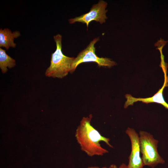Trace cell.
<instances>
[{
    "instance_id": "cell-1",
    "label": "cell",
    "mask_w": 168,
    "mask_h": 168,
    "mask_svg": "<svg viewBox=\"0 0 168 168\" xmlns=\"http://www.w3.org/2000/svg\"><path fill=\"white\" fill-rule=\"evenodd\" d=\"M92 115L83 117L77 127L75 137L81 150L88 156H102L109 151L103 148L100 142H104L109 147L113 148L110 143V139L101 135L91 124Z\"/></svg>"
},
{
    "instance_id": "cell-2",
    "label": "cell",
    "mask_w": 168,
    "mask_h": 168,
    "mask_svg": "<svg viewBox=\"0 0 168 168\" xmlns=\"http://www.w3.org/2000/svg\"><path fill=\"white\" fill-rule=\"evenodd\" d=\"M56 48L51 54L50 63L46 70L45 75L48 77L63 78L71 73L75 58L65 55L62 51V36L58 34L53 36Z\"/></svg>"
},
{
    "instance_id": "cell-3",
    "label": "cell",
    "mask_w": 168,
    "mask_h": 168,
    "mask_svg": "<svg viewBox=\"0 0 168 168\" xmlns=\"http://www.w3.org/2000/svg\"><path fill=\"white\" fill-rule=\"evenodd\" d=\"M140 152L144 166L154 168L159 164H164L165 161L157 151L158 141L150 133L143 131L139 132Z\"/></svg>"
},
{
    "instance_id": "cell-4",
    "label": "cell",
    "mask_w": 168,
    "mask_h": 168,
    "mask_svg": "<svg viewBox=\"0 0 168 168\" xmlns=\"http://www.w3.org/2000/svg\"><path fill=\"white\" fill-rule=\"evenodd\" d=\"M99 40V37L94 39L86 47L81 51L75 58L73 61L71 73L73 72L78 65L83 63L94 62L99 67L110 68L116 65V63L111 59L107 58L100 57L96 53L95 44Z\"/></svg>"
},
{
    "instance_id": "cell-5",
    "label": "cell",
    "mask_w": 168,
    "mask_h": 168,
    "mask_svg": "<svg viewBox=\"0 0 168 168\" xmlns=\"http://www.w3.org/2000/svg\"><path fill=\"white\" fill-rule=\"evenodd\" d=\"M107 5V3L106 2L100 0L98 3L92 6L88 12L80 16L69 19V23L72 24L76 22H81L85 24L87 28L90 23L92 21L99 22L100 24L104 23L107 18L106 13L108 10L106 9Z\"/></svg>"
},
{
    "instance_id": "cell-6",
    "label": "cell",
    "mask_w": 168,
    "mask_h": 168,
    "mask_svg": "<svg viewBox=\"0 0 168 168\" xmlns=\"http://www.w3.org/2000/svg\"><path fill=\"white\" fill-rule=\"evenodd\" d=\"M130 138L131 145V151L129 157L127 168H142L144 166L140 156V148L139 136L134 129L128 127L126 131Z\"/></svg>"
},
{
    "instance_id": "cell-7",
    "label": "cell",
    "mask_w": 168,
    "mask_h": 168,
    "mask_svg": "<svg viewBox=\"0 0 168 168\" xmlns=\"http://www.w3.org/2000/svg\"><path fill=\"white\" fill-rule=\"evenodd\" d=\"M165 80L162 87L152 97L147 98H136L133 97L129 94H126L125 97L126 101L125 102L124 107L126 108L130 105H133L134 103L140 101L143 103L148 104L150 103L155 102L162 105L166 108L168 109V104L165 101L163 98V92L165 87L168 86V77L166 73H164Z\"/></svg>"
},
{
    "instance_id": "cell-8",
    "label": "cell",
    "mask_w": 168,
    "mask_h": 168,
    "mask_svg": "<svg viewBox=\"0 0 168 168\" xmlns=\"http://www.w3.org/2000/svg\"><path fill=\"white\" fill-rule=\"evenodd\" d=\"M21 35L19 31L12 32L8 28L0 29V47L8 49L10 47L15 48L16 44L14 42V39Z\"/></svg>"
},
{
    "instance_id": "cell-9",
    "label": "cell",
    "mask_w": 168,
    "mask_h": 168,
    "mask_svg": "<svg viewBox=\"0 0 168 168\" xmlns=\"http://www.w3.org/2000/svg\"><path fill=\"white\" fill-rule=\"evenodd\" d=\"M16 65L15 60L8 55L6 50L0 48V68L2 73H6L9 69L14 67Z\"/></svg>"
},
{
    "instance_id": "cell-10",
    "label": "cell",
    "mask_w": 168,
    "mask_h": 168,
    "mask_svg": "<svg viewBox=\"0 0 168 168\" xmlns=\"http://www.w3.org/2000/svg\"><path fill=\"white\" fill-rule=\"evenodd\" d=\"M87 168H118L117 166L114 164H112L109 167H104L102 168H100L98 166H91L88 167Z\"/></svg>"
},
{
    "instance_id": "cell-11",
    "label": "cell",
    "mask_w": 168,
    "mask_h": 168,
    "mask_svg": "<svg viewBox=\"0 0 168 168\" xmlns=\"http://www.w3.org/2000/svg\"><path fill=\"white\" fill-rule=\"evenodd\" d=\"M119 168H127V166L124 163L122 164Z\"/></svg>"
}]
</instances>
